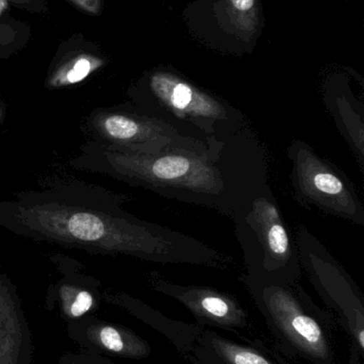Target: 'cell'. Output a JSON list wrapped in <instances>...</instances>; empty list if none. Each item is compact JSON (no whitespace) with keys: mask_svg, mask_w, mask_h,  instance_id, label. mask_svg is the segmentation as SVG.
<instances>
[{"mask_svg":"<svg viewBox=\"0 0 364 364\" xmlns=\"http://www.w3.org/2000/svg\"><path fill=\"white\" fill-rule=\"evenodd\" d=\"M324 102L341 136L364 166V107L342 77L328 79L324 85Z\"/></svg>","mask_w":364,"mask_h":364,"instance_id":"11","label":"cell"},{"mask_svg":"<svg viewBox=\"0 0 364 364\" xmlns=\"http://www.w3.org/2000/svg\"><path fill=\"white\" fill-rule=\"evenodd\" d=\"M6 1L19 6V8L31 11V12L43 10V4L40 0H6Z\"/></svg>","mask_w":364,"mask_h":364,"instance_id":"18","label":"cell"},{"mask_svg":"<svg viewBox=\"0 0 364 364\" xmlns=\"http://www.w3.org/2000/svg\"><path fill=\"white\" fill-rule=\"evenodd\" d=\"M76 8L92 15H98L103 10V0H68Z\"/></svg>","mask_w":364,"mask_h":364,"instance_id":"17","label":"cell"},{"mask_svg":"<svg viewBox=\"0 0 364 364\" xmlns=\"http://www.w3.org/2000/svg\"><path fill=\"white\" fill-rule=\"evenodd\" d=\"M301 267L325 299L341 308L350 309L363 321V306L354 282L326 246L301 225L295 235Z\"/></svg>","mask_w":364,"mask_h":364,"instance_id":"9","label":"cell"},{"mask_svg":"<svg viewBox=\"0 0 364 364\" xmlns=\"http://www.w3.org/2000/svg\"><path fill=\"white\" fill-rule=\"evenodd\" d=\"M27 331L14 286L0 272V364H28Z\"/></svg>","mask_w":364,"mask_h":364,"instance_id":"12","label":"cell"},{"mask_svg":"<svg viewBox=\"0 0 364 364\" xmlns=\"http://www.w3.org/2000/svg\"><path fill=\"white\" fill-rule=\"evenodd\" d=\"M186 18L203 44L236 55L251 53L264 29L261 0H197Z\"/></svg>","mask_w":364,"mask_h":364,"instance_id":"6","label":"cell"},{"mask_svg":"<svg viewBox=\"0 0 364 364\" xmlns=\"http://www.w3.org/2000/svg\"><path fill=\"white\" fill-rule=\"evenodd\" d=\"M128 94L132 106L186 138H228L248 125L241 110L169 66L145 73Z\"/></svg>","mask_w":364,"mask_h":364,"instance_id":"3","label":"cell"},{"mask_svg":"<svg viewBox=\"0 0 364 364\" xmlns=\"http://www.w3.org/2000/svg\"><path fill=\"white\" fill-rule=\"evenodd\" d=\"M104 65V57L93 51H71L51 65L46 85L51 89H61L77 85Z\"/></svg>","mask_w":364,"mask_h":364,"instance_id":"13","label":"cell"},{"mask_svg":"<svg viewBox=\"0 0 364 364\" xmlns=\"http://www.w3.org/2000/svg\"><path fill=\"white\" fill-rule=\"evenodd\" d=\"M126 195L85 181L53 182L0 199V227L26 239L160 264L226 269L233 258L200 240L139 218Z\"/></svg>","mask_w":364,"mask_h":364,"instance_id":"1","label":"cell"},{"mask_svg":"<svg viewBox=\"0 0 364 364\" xmlns=\"http://www.w3.org/2000/svg\"><path fill=\"white\" fill-rule=\"evenodd\" d=\"M2 38H4V32L1 31V28H0V44H1Z\"/></svg>","mask_w":364,"mask_h":364,"instance_id":"20","label":"cell"},{"mask_svg":"<svg viewBox=\"0 0 364 364\" xmlns=\"http://www.w3.org/2000/svg\"><path fill=\"white\" fill-rule=\"evenodd\" d=\"M62 311L71 318L85 316L94 306V297L89 291L72 284H63L59 289Z\"/></svg>","mask_w":364,"mask_h":364,"instance_id":"16","label":"cell"},{"mask_svg":"<svg viewBox=\"0 0 364 364\" xmlns=\"http://www.w3.org/2000/svg\"><path fill=\"white\" fill-rule=\"evenodd\" d=\"M87 336L94 346L118 356L142 358L150 353L147 342L123 327L95 323L88 327Z\"/></svg>","mask_w":364,"mask_h":364,"instance_id":"14","label":"cell"},{"mask_svg":"<svg viewBox=\"0 0 364 364\" xmlns=\"http://www.w3.org/2000/svg\"><path fill=\"white\" fill-rule=\"evenodd\" d=\"M212 346L227 364H273L251 348L227 341L218 336L212 337Z\"/></svg>","mask_w":364,"mask_h":364,"instance_id":"15","label":"cell"},{"mask_svg":"<svg viewBox=\"0 0 364 364\" xmlns=\"http://www.w3.org/2000/svg\"><path fill=\"white\" fill-rule=\"evenodd\" d=\"M264 309L284 337L312 358L327 359L331 355L324 331L305 311L301 292L294 284H264L245 277Z\"/></svg>","mask_w":364,"mask_h":364,"instance_id":"8","label":"cell"},{"mask_svg":"<svg viewBox=\"0 0 364 364\" xmlns=\"http://www.w3.org/2000/svg\"><path fill=\"white\" fill-rule=\"evenodd\" d=\"M295 200L303 207L363 226V200L353 182L311 145L294 140L286 149Z\"/></svg>","mask_w":364,"mask_h":364,"instance_id":"5","label":"cell"},{"mask_svg":"<svg viewBox=\"0 0 364 364\" xmlns=\"http://www.w3.org/2000/svg\"><path fill=\"white\" fill-rule=\"evenodd\" d=\"M85 127L89 140L126 153L154 155L168 147L200 141L182 136L132 104L95 109L85 119Z\"/></svg>","mask_w":364,"mask_h":364,"instance_id":"7","label":"cell"},{"mask_svg":"<svg viewBox=\"0 0 364 364\" xmlns=\"http://www.w3.org/2000/svg\"><path fill=\"white\" fill-rule=\"evenodd\" d=\"M4 117H6V106L0 102V124L4 121Z\"/></svg>","mask_w":364,"mask_h":364,"instance_id":"19","label":"cell"},{"mask_svg":"<svg viewBox=\"0 0 364 364\" xmlns=\"http://www.w3.org/2000/svg\"><path fill=\"white\" fill-rule=\"evenodd\" d=\"M155 289L175 297L192 314L222 326H241L246 314L233 297L207 287L181 286L170 284L160 277L154 279Z\"/></svg>","mask_w":364,"mask_h":364,"instance_id":"10","label":"cell"},{"mask_svg":"<svg viewBox=\"0 0 364 364\" xmlns=\"http://www.w3.org/2000/svg\"><path fill=\"white\" fill-rule=\"evenodd\" d=\"M70 164L229 218L269 182V174L266 149L248 125L228 138L154 155L117 151L88 139Z\"/></svg>","mask_w":364,"mask_h":364,"instance_id":"2","label":"cell"},{"mask_svg":"<svg viewBox=\"0 0 364 364\" xmlns=\"http://www.w3.org/2000/svg\"><path fill=\"white\" fill-rule=\"evenodd\" d=\"M247 277L292 284L301 274L296 241L269 182L233 214Z\"/></svg>","mask_w":364,"mask_h":364,"instance_id":"4","label":"cell"}]
</instances>
